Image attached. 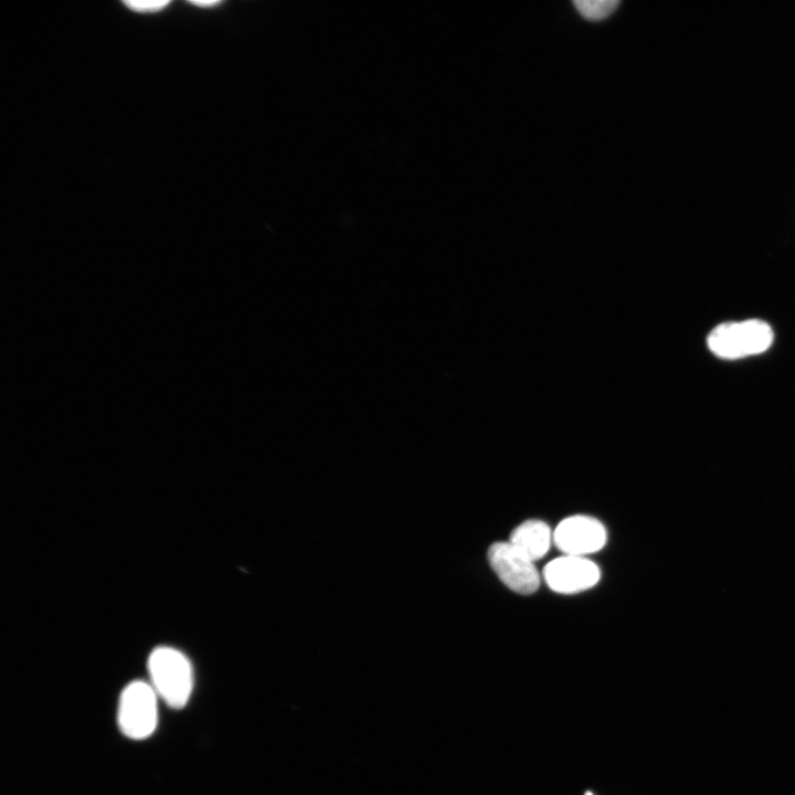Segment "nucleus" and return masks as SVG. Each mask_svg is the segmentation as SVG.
Returning a JSON list of instances; mask_svg holds the SVG:
<instances>
[{
	"label": "nucleus",
	"instance_id": "nucleus-1",
	"mask_svg": "<svg viewBox=\"0 0 795 795\" xmlns=\"http://www.w3.org/2000/svg\"><path fill=\"white\" fill-rule=\"evenodd\" d=\"M149 682L158 697L174 709L183 708L193 688L189 659L171 647L153 649L148 659Z\"/></svg>",
	"mask_w": 795,
	"mask_h": 795
},
{
	"label": "nucleus",
	"instance_id": "nucleus-2",
	"mask_svg": "<svg viewBox=\"0 0 795 795\" xmlns=\"http://www.w3.org/2000/svg\"><path fill=\"white\" fill-rule=\"evenodd\" d=\"M768 324L759 319L723 322L708 336V347L722 359H740L764 352L773 342Z\"/></svg>",
	"mask_w": 795,
	"mask_h": 795
},
{
	"label": "nucleus",
	"instance_id": "nucleus-3",
	"mask_svg": "<svg viewBox=\"0 0 795 795\" xmlns=\"http://www.w3.org/2000/svg\"><path fill=\"white\" fill-rule=\"evenodd\" d=\"M158 695L142 680L128 683L121 691L117 721L121 733L134 740L150 736L158 722Z\"/></svg>",
	"mask_w": 795,
	"mask_h": 795
},
{
	"label": "nucleus",
	"instance_id": "nucleus-4",
	"mask_svg": "<svg viewBox=\"0 0 795 795\" xmlns=\"http://www.w3.org/2000/svg\"><path fill=\"white\" fill-rule=\"evenodd\" d=\"M488 561L501 582L519 594H532L540 584L533 561L523 555L510 542L492 543L487 552Z\"/></svg>",
	"mask_w": 795,
	"mask_h": 795
},
{
	"label": "nucleus",
	"instance_id": "nucleus-5",
	"mask_svg": "<svg viewBox=\"0 0 795 795\" xmlns=\"http://www.w3.org/2000/svg\"><path fill=\"white\" fill-rule=\"evenodd\" d=\"M606 530L601 521L576 515L563 519L553 532V542L565 555L583 556L601 550Z\"/></svg>",
	"mask_w": 795,
	"mask_h": 795
},
{
	"label": "nucleus",
	"instance_id": "nucleus-6",
	"mask_svg": "<svg viewBox=\"0 0 795 795\" xmlns=\"http://www.w3.org/2000/svg\"><path fill=\"white\" fill-rule=\"evenodd\" d=\"M601 573L597 565L589 559L563 555L550 561L543 569L548 586L558 593L571 594L594 586Z\"/></svg>",
	"mask_w": 795,
	"mask_h": 795
},
{
	"label": "nucleus",
	"instance_id": "nucleus-7",
	"mask_svg": "<svg viewBox=\"0 0 795 795\" xmlns=\"http://www.w3.org/2000/svg\"><path fill=\"white\" fill-rule=\"evenodd\" d=\"M552 539L553 534L545 522L527 520L512 530L509 542L534 562L545 555Z\"/></svg>",
	"mask_w": 795,
	"mask_h": 795
},
{
	"label": "nucleus",
	"instance_id": "nucleus-8",
	"mask_svg": "<svg viewBox=\"0 0 795 795\" xmlns=\"http://www.w3.org/2000/svg\"><path fill=\"white\" fill-rule=\"evenodd\" d=\"M580 14L591 21H600L612 14L618 7V0H575Z\"/></svg>",
	"mask_w": 795,
	"mask_h": 795
},
{
	"label": "nucleus",
	"instance_id": "nucleus-9",
	"mask_svg": "<svg viewBox=\"0 0 795 795\" xmlns=\"http://www.w3.org/2000/svg\"><path fill=\"white\" fill-rule=\"evenodd\" d=\"M123 4H125L129 10L138 12V13H153L163 10L167 6L170 4V1L167 0H151V1H123Z\"/></svg>",
	"mask_w": 795,
	"mask_h": 795
},
{
	"label": "nucleus",
	"instance_id": "nucleus-10",
	"mask_svg": "<svg viewBox=\"0 0 795 795\" xmlns=\"http://www.w3.org/2000/svg\"><path fill=\"white\" fill-rule=\"evenodd\" d=\"M189 3L199 8H210L220 4V1H189Z\"/></svg>",
	"mask_w": 795,
	"mask_h": 795
},
{
	"label": "nucleus",
	"instance_id": "nucleus-11",
	"mask_svg": "<svg viewBox=\"0 0 795 795\" xmlns=\"http://www.w3.org/2000/svg\"><path fill=\"white\" fill-rule=\"evenodd\" d=\"M584 795H596L593 791H585Z\"/></svg>",
	"mask_w": 795,
	"mask_h": 795
}]
</instances>
